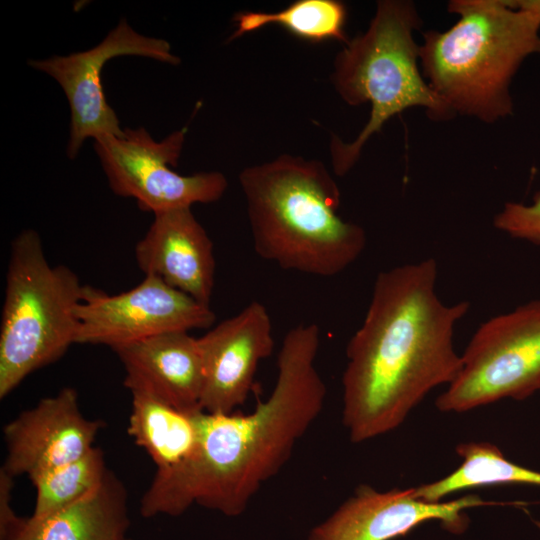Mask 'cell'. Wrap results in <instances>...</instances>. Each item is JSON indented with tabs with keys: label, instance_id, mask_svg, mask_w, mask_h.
Listing matches in <instances>:
<instances>
[{
	"label": "cell",
	"instance_id": "obj_1",
	"mask_svg": "<svg viewBox=\"0 0 540 540\" xmlns=\"http://www.w3.org/2000/svg\"><path fill=\"white\" fill-rule=\"evenodd\" d=\"M320 328L301 322L284 336L270 396L247 414L195 413L198 440L178 467L155 473L140 503L150 518L178 516L192 504L238 516L290 458L321 413L327 388L315 360Z\"/></svg>",
	"mask_w": 540,
	"mask_h": 540
},
{
	"label": "cell",
	"instance_id": "obj_2",
	"mask_svg": "<svg viewBox=\"0 0 540 540\" xmlns=\"http://www.w3.org/2000/svg\"><path fill=\"white\" fill-rule=\"evenodd\" d=\"M433 258L382 271L360 327L346 347L342 421L354 443L386 434L435 387L458 376L454 328L468 301L436 293Z\"/></svg>",
	"mask_w": 540,
	"mask_h": 540
},
{
	"label": "cell",
	"instance_id": "obj_3",
	"mask_svg": "<svg viewBox=\"0 0 540 540\" xmlns=\"http://www.w3.org/2000/svg\"><path fill=\"white\" fill-rule=\"evenodd\" d=\"M257 255L284 270L333 277L366 246L365 230L343 220L338 185L324 164L281 155L239 174Z\"/></svg>",
	"mask_w": 540,
	"mask_h": 540
},
{
	"label": "cell",
	"instance_id": "obj_4",
	"mask_svg": "<svg viewBox=\"0 0 540 540\" xmlns=\"http://www.w3.org/2000/svg\"><path fill=\"white\" fill-rule=\"evenodd\" d=\"M457 22L423 34L424 79L452 112L493 123L512 113L510 84L522 62L540 54V18L508 0H453Z\"/></svg>",
	"mask_w": 540,
	"mask_h": 540
},
{
	"label": "cell",
	"instance_id": "obj_5",
	"mask_svg": "<svg viewBox=\"0 0 540 540\" xmlns=\"http://www.w3.org/2000/svg\"><path fill=\"white\" fill-rule=\"evenodd\" d=\"M420 24L413 2L378 1L368 29L335 57L331 82L338 95L351 106L371 104L369 120L354 141L345 143L332 135L330 154L337 176L347 174L369 138L404 110L423 107L435 120L455 116L419 67L420 46L413 33Z\"/></svg>",
	"mask_w": 540,
	"mask_h": 540
},
{
	"label": "cell",
	"instance_id": "obj_6",
	"mask_svg": "<svg viewBox=\"0 0 540 540\" xmlns=\"http://www.w3.org/2000/svg\"><path fill=\"white\" fill-rule=\"evenodd\" d=\"M82 290L69 267L49 264L35 230L14 238L0 327V398L75 343Z\"/></svg>",
	"mask_w": 540,
	"mask_h": 540
},
{
	"label": "cell",
	"instance_id": "obj_7",
	"mask_svg": "<svg viewBox=\"0 0 540 540\" xmlns=\"http://www.w3.org/2000/svg\"><path fill=\"white\" fill-rule=\"evenodd\" d=\"M455 380L436 399L442 412H465L540 389V300L494 316L469 341Z\"/></svg>",
	"mask_w": 540,
	"mask_h": 540
},
{
	"label": "cell",
	"instance_id": "obj_8",
	"mask_svg": "<svg viewBox=\"0 0 540 540\" xmlns=\"http://www.w3.org/2000/svg\"><path fill=\"white\" fill-rule=\"evenodd\" d=\"M187 127L157 142L143 128L124 129L122 137L102 135L94 148L111 190L136 199L140 209L154 213L219 200L227 189L217 171L180 175L177 166Z\"/></svg>",
	"mask_w": 540,
	"mask_h": 540
},
{
	"label": "cell",
	"instance_id": "obj_9",
	"mask_svg": "<svg viewBox=\"0 0 540 540\" xmlns=\"http://www.w3.org/2000/svg\"><path fill=\"white\" fill-rule=\"evenodd\" d=\"M75 313V343L112 349L164 332L209 328L216 319L210 305L151 275L114 295L83 285Z\"/></svg>",
	"mask_w": 540,
	"mask_h": 540
},
{
	"label": "cell",
	"instance_id": "obj_10",
	"mask_svg": "<svg viewBox=\"0 0 540 540\" xmlns=\"http://www.w3.org/2000/svg\"><path fill=\"white\" fill-rule=\"evenodd\" d=\"M122 55L149 57L171 65L181 61L171 52L169 42L139 34L125 19L89 50L28 61L29 66L55 79L66 95L71 111L67 144L69 158H75L84 141L90 137L124 135L115 111L106 100L101 82L104 65Z\"/></svg>",
	"mask_w": 540,
	"mask_h": 540
},
{
	"label": "cell",
	"instance_id": "obj_11",
	"mask_svg": "<svg viewBox=\"0 0 540 540\" xmlns=\"http://www.w3.org/2000/svg\"><path fill=\"white\" fill-rule=\"evenodd\" d=\"M496 505L477 495H466L447 502H428L417 497L414 488L385 492L360 485L326 520L315 526L305 540H392L416 526L441 521L454 533L467 525L464 510Z\"/></svg>",
	"mask_w": 540,
	"mask_h": 540
},
{
	"label": "cell",
	"instance_id": "obj_12",
	"mask_svg": "<svg viewBox=\"0 0 540 540\" xmlns=\"http://www.w3.org/2000/svg\"><path fill=\"white\" fill-rule=\"evenodd\" d=\"M203 361L201 409L232 413L247 400L261 360L272 354L273 327L267 308L252 301L198 338Z\"/></svg>",
	"mask_w": 540,
	"mask_h": 540
},
{
	"label": "cell",
	"instance_id": "obj_13",
	"mask_svg": "<svg viewBox=\"0 0 540 540\" xmlns=\"http://www.w3.org/2000/svg\"><path fill=\"white\" fill-rule=\"evenodd\" d=\"M102 426L100 420L82 414L75 389L63 388L5 425L7 457L2 470L32 479L74 461L94 447Z\"/></svg>",
	"mask_w": 540,
	"mask_h": 540
},
{
	"label": "cell",
	"instance_id": "obj_14",
	"mask_svg": "<svg viewBox=\"0 0 540 540\" xmlns=\"http://www.w3.org/2000/svg\"><path fill=\"white\" fill-rule=\"evenodd\" d=\"M135 257L145 275L160 278L198 302L210 305L215 284L213 242L191 207L154 213Z\"/></svg>",
	"mask_w": 540,
	"mask_h": 540
},
{
	"label": "cell",
	"instance_id": "obj_15",
	"mask_svg": "<svg viewBox=\"0 0 540 540\" xmlns=\"http://www.w3.org/2000/svg\"><path fill=\"white\" fill-rule=\"evenodd\" d=\"M113 350L128 390L142 389L186 413L202 410L203 361L198 338L189 331L164 332Z\"/></svg>",
	"mask_w": 540,
	"mask_h": 540
},
{
	"label": "cell",
	"instance_id": "obj_16",
	"mask_svg": "<svg viewBox=\"0 0 540 540\" xmlns=\"http://www.w3.org/2000/svg\"><path fill=\"white\" fill-rule=\"evenodd\" d=\"M129 525L126 488L108 471L95 492L42 521L26 519L14 535L21 540H124Z\"/></svg>",
	"mask_w": 540,
	"mask_h": 540
},
{
	"label": "cell",
	"instance_id": "obj_17",
	"mask_svg": "<svg viewBox=\"0 0 540 540\" xmlns=\"http://www.w3.org/2000/svg\"><path fill=\"white\" fill-rule=\"evenodd\" d=\"M129 391L132 403L128 433L149 454L156 465L155 473L181 465L197 445L196 412H183L142 389Z\"/></svg>",
	"mask_w": 540,
	"mask_h": 540
},
{
	"label": "cell",
	"instance_id": "obj_18",
	"mask_svg": "<svg viewBox=\"0 0 540 540\" xmlns=\"http://www.w3.org/2000/svg\"><path fill=\"white\" fill-rule=\"evenodd\" d=\"M455 450L462 459L460 466L444 478L415 487L418 498L439 502L461 490L496 484L540 486V472L508 460L494 444L467 442L457 445Z\"/></svg>",
	"mask_w": 540,
	"mask_h": 540
},
{
	"label": "cell",
	"instance_id": "obj_19",
	"mask_svg": "<svg viewBox=\"0 0 540 540\" xmlns=\"http://www.w3.org/2000/svg\"><path fill=\"white\" fill-rule=\"evenodd\" d=\"M346 5L337 0H298L277 12L241 11L234 15L235 31L229 41L276 24L310 42L337 40L348 43Z\"/></svg>",
	"mask_w": 540,
	"mask_h": 540
},
{
	"label": "cell",
	"instance_id": "obj_20",
	"mask_svg": "<svg viewBox=\"0 0 540 540\" xmlns=\"http://www.w3.org/2000/svg\"><path fill=\"white\" fill-rule=\"evenodd\" d=\"M107 472L103 452L94 446L80 458L33 477L36 501L30 519L42 521L92 494Z\"/></svg>",
	"mask_w": 540,
	"mask_h": 540
},
{
	"label": "cell",
	"instance_id": "obj_21",
	"mask_svg": "<svg viewBox=\"0 0 540 540\" xmlns=\"http://www.w3.org/2000/svg\"><path fill=\"white\" fill-rule=\"evenodd\" d=\"M493 223L495 228L513 238L540 245V192L529 205L506 203Z\"/></svg>",
	"mask_w": 540,
	"mask_h": 540
},
{
	"label": "cell",
	"instance_id": "obj_22",
	"mask_svg": "<svg viewBox=\"0 0 540 540\" xmlns=\"http://www.w3.org/2000/svg\"><path fill=\"white\" fill-rule=\"evenodd\" d=\"M13 479L4 470L0 471V537L7 540L14 535L25 523L19 519L11 507Z\"/></svg>",
	"mask_w": 540,
	"mask_h": 540
},
{
	"label": "cell",
	"instance_id": "obj_23",
	"mask_svg": "<svg viewBox=\"0 0 540 540\" xmlns=\"http://www.w3.org/2000/svg\"><path fill=\"white\" fill-rule=\"evenodd\" d=\"M508 3L515 8L526 10L538 18H540V0H520V1H509Z\"/></svg>",
	"mask_w": 540,
	"mask_h": 540
},
{
	"label": "cell",
	"instance_id": "obj_24",
	"mask_svg": "<svg viewBox=\"0 0 540 540\" xmlns=\"http://www.w3.org/2000/svg\"><path fill=\"white\" fill-rule=\"evenodd\" d=\"M7 540H21V539L17 535H13L10 538H8Z\"/></svg>",
	"mask_w": 540,
	"mask_h": 540
},
{
	"label": "cell",
	"instance_id": "obj_25",
	"mask_svg": "<svg viewBox=\"0 0 540 540\" xmlns=\"http://www.w3.org/2000/svg\"><path fill=\"white\" fill-rule=\"evenodd\" d=\"M535 524L538 526V528L540 529V521H535Z\"/></svg>",
	"mask_w": 540,
	"mask_h": 540
},
{
	"label": "cell",
	"instance_id": "obj_26",
	"mask_svg": "<svg viewBox=\"0 0 540 540\" xmlns=\"http://www.w3.org/2000/svg\"><path fill=\"white\" fill-rule=\"evenodd\" d=\"M124 540H132V539H129V538L126 537Z\"/></svg>",
	"mask_w": 540,
	"mask_h": 540
}]
</instances>
